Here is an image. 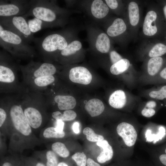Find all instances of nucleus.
<instances>
[{
    "mask_svg": "<svg viewBox=\"0 0 166 166\" xmlns=\"http://www.w3.org/2000/svg\"><path fill=\"white\" fill-rule=\"evenodd\" d=\"M27 121L30 127L34 129L39 128L42 121V115L37 109L32 107L26 108L23 111Z\"/></svg>",
    "mask_w": 166,
    "mask_h": 166,
    "instance_id": "9b49d317",
    "label": "nucleus"
},
{
    "mask_svg": "<svg viewBox=\"0 0 166 166\" xmlns=\"http://www.w3.org/2000/svg\"><path fill=\"white\" fill-rule=\"evenodd\" d=\"M93 15L97 18H102L108 14L109 9L107 6L101 0H95L91 6Z\"/></svg>",
    "mask_w": 166,
    "mask_h": 166,
    "instance_id": "dca6fc26",
    "label": "nucleus"
},
{
    "mask_svg": "<svg viewBox=\"0 0 166 166\" xmlns=\"http://www.w3.org/2000/svg\"><path fill=\"white\" fill-rule=\"evenodd\" d=\"M23 16L0 17V25L5 29L17 34L29 44L34 39L27 22Z\"/></svg>",
    "mask_w": 166,
    "mask_h": 166,
    "instance_id": "f03ea898",
    "label": "nucleus"
},
{
    "mask_svg": "<svg viewBox=\"0 0 166 166\" xmlns=\"http://www.w3.org/2000/svg\"><path fill=\"white\" fill-rule=\"evenodd\" d=\"M82 45L78 41H73L69 44L63 50L61 51V54L64 57H67L75 53L81 49Z\"/></svg>",
    "mask_w": 166,
    "mask_h": 166,
    "instance_id": "b1692460",
    "label": "nucleus"
},
{
    "mask_svg": "<svg viewBox=\"0 0 166 166\" xmlns=\"http://www.w3.org/2000/svg\"><path fill=\"white\" fill-rule=\"evenodd\" d=\"M96 47L97 50L103 53H107L110 48V41L107 35L104 33L100 34L96 40Z\"/></svg>",
    "mask_w": 166,
    "mask_h": 166,
    "instance_id": "aec40b11",
    "label": "nucleus"
},
{
    "mask_svg": "<svg viewBox=\"0 0 166 166\" xmlns=\"http://www.w3.org/2000/svg\"><path fill=\"white\" fill-rule=\"evenodd\" d=\"M2 166H13L10 162H6L3 164Z\"/></svg>",
    "mask_w": 166,
    "mask_h": 166,
    "instance_id": "c03bdc74",
    "label": "nucleus"
},
{
    "mask_svg": "<svg viewBox=\"0 0 166 166\" xmlns=\"http://www.w3.org/2000/svg\"><path fill=\"white\" fill-rule=\"evenodd\" d=\"M132 66L130 61L127 58H122L112 65L110 71L112 74L119 76L123 71Z\"/></svg>",
    "mask_w": 166,
    "mask_h": 166,
    "instance_id": "412c9836",
    "label": "nucleus"
},
{
    "mask_svg": "<svg viewBox=\"0 0 166 166\" xmlns=\"http://www.w3.org/2000/svg\"><path fill=\"white\" fill-rule=\"evenodd\" d=\"M6 117V112L3 109L0 108V127H1L4 124Z\"/></svg>",
    "mask_w": 166,
    "mask_h": 166,
    "instance_id": "58836bf2",
    "label": "nucleus"
},
{
    "mask_svg": "<svg viewBox=\"0 0 166 166\" xmlns=\"http://www.w3.org/2000/svg\"><path fill=\"white\" fill-rule=\"evenodd\" d=\"M57 166H68V165L65 163L61 162L59 163Z\"/></svg>",
    "mask_w": 166,
    "mask_h": 166,
    "instance_id": "a18cd8bd",
    "label": "nucleus"
},
{
    "mask_svg": "<svg viewBox=\"0 0 166 166\" xmlns=\"http://www.w3.org/2000/svg\"><path fill=\"white\" fill-rule=\"evenodd\" d=\"M109 57L112 65L123 58L119 54L115 51H112L110 52Z\"/></svg>",
    "mask_w": 166,
    "mask_h": 166,
    "instance_id": "c9c22d12",
    "label": "nucleus"
},
{
    "mask_svg": "<svg viewBox=\"0 0 166 166\" xmlns=\"http://www.w3.org/2000/svg\"><path fill=\"white\" fill-rule=\"evenodd\" d=\"M152 131L149 129L147 130L145 133V138L147 141L152 142L153 141V143H155L156 142L162 139L165 134V128L161 126L159 128V132L156 134H152Z\"/></svg>",
    "mask_w": 166,
    "mask_h": 166,
    "instance_id": "393cba45",
    "label": "nucleus"
},
{
    "mask_svg": "<svg viewBox=\"0 0 166 166\" xmlns=\"http://www.w3.org/2000/svg\"><path fill=\"white\" fill-rule=\"evenodd\" d=\"M62 114L59 111H57L53 112L52 114V116L56 121L61 120Z\"/></svg>",
    "mask_w": 166,
    "mask_h": 166,
    "instance_id": "ea45409f",
    "label": "nucleus"
},
{
    "mask_svg": "<svg viewBox=\"0 0 166 166\" xmlns=\"http://www.w3.org/2000/svg\"><path fill=\"white\" fill-rule=\"evenodd\" d=\"M10 115L13 126L18 132L25 136H29L31 133V127L21 106L13 105L10 109Z\"/></svg>",
    "mask_w": 166,
    "mask_h": 166,
    "instance_id": "423d86ee",
    "label": "nucleus"
},
{
    "mask_svg": "<svg viewBox=\"0 0 166 166\" xmlns=\"http://www.w3.org/2000/svg\"><path fill=\"white\" fill-rule=\"evenodd\" d=\"M56 154L53 151L49 150L46 153V166H57L58 159Z\"/></svg>",
    "mask_w": 166,
    "mask_h": 166,
    "instance_id": "72a5a7b5",
    "label": "nucleus"
},
{
    "mask_svg": "<svg viewBox=\"0 0 166 166\" xmlns=\"http://www.w3.org/2000/svg\"><path fill=\"white\" fill-rule=\"evenodd\" d=\"M32 0H0V17L23 16L30 10Z\"/></svg>",
    "mask_w": 166,
    "mask_h": 166,
    "instance_id": "39448f33",
    "label": "nucleus"
},
{
    "mask_svg": "<svg viewBox=\"0 0 166 166\" xmlns=\"http://www.w3.org/2000/svg\"><path fill=\"white\" fill-rule=\"evenodd\" d=\"M156 18V13L154 11H149L147 14L143 26V32L145 35L152 36L157 32V28L155 24Z\"/></svg>",
    "mask_w": 166,
    "mask_h": 166,
    "instance_id": "f8f14e48",
    "label": "nucleus"
},
{
    "mask_svg": "<svg viewBox=\"0 0 166 166\" xmlns=\"http://www.w3.org/2000/svg\"><path fill=\"white\" fill-rule=\"evenodd\" d=\"M52 151L59 156L66 158L69 155V152L65 145L61 142H56L52 145Z\"/></svg>",
    "mask_w": 166,
    "mask_h": 166,
    "instance_id": "a878e982",
    "label": "nucleus"
},
{
    "mask_svg": "<svg viewBox=\"0 0 166 166\" xmlns=\"http://www.w3.org/2000/svg\"><path fill=\"white\" fill-rule=\"evenodd\" d=\"M160 162L164 165L166 166V154H162L159 157Z\"/></svg>",
    "mask_w": 166,
    "mask_h": 166,
    "instance_id": "37998d69",
    "label": "nucleus"
},
{
    "mask_svg": "<svg viewBox=\"0 0 166 166\" xmlns=\"http://www.w3.org/2000/svg\"><path fill=\"white\" fill-rule=\"evenodd\" d=\"M33 41L41 52L48 55L61 51L68 44L64 36L57 33L48 34L40 38H34Z\"/></svg>",
    "mask_w": 166,
    "mask_h": 166,
    "instance_id": "7ed1b4c3",
    "label": "nucleus"
},
{
    "mask_svg": "<svg viewBox=\"0 0 166 166\" xmlns=\"http://www.w3.org/2000/svg\"><path fill=\"white\" fill-rule=\"evenodd\" d=\"M164 60L161 57L150 58L147 61L143 71L139 75L138 83L146 85L153 79L162 69Z\"/></svg>",
    "mask_w": 166,
    "mask_h": 166,
    "instance_id": "0eeeda50",
    "label": "nucleus"
},
{
    "mask_svg": "<svg viewBox=\"0 0 166 166\" xmlns=\"http://www.w3.org/2000/svg\"><path fill=\"white\" fill-rule=\"evenodd\" d=\"M159 102V101L153 99H148L142 102L141 104L142 106L141 114L146 117H152L156 113L155 109Z\"/></svg>",
    "mask_w": 166,
    "mask_h": 166,
    "instance_id": "f3484780",
    "label": "nucleus"
},
{
    "mask_svg": "<svg viewBox=\"0 0 166 166\" xmlns=\"http://www.w3.org/2000/svg\"><path fill=\"white\" fill-rule=\"evenodd\" d=\"M0 44L4 49L16 55L34 54L33 47L17 34L4 29L0 32Z\"/></svg>",
    "mask_w": 166,
    "mask_h": 166,
    "instance_id": "f257e3e1",
    "label": "nucleus"
},
{
    "mask_svg": "<svg viewBox=\"0 0 166 166\" xmlns=\"http://www.w3.org/2000/svg\"><path fill=\"white\" fill-rule=\"evenodd\" d=\"M77 117L76 112L71 110L65 111L62 114L61 120L63 121H70L74 120Z\"/></svg>",
    "mask_w": 166,
    "mask_h": 166,
    "instance_id": "f704fd0d",
    "label": "nucleus"
},
{
    "mask_svg": "<svg viewBox=\"0 0 166 166\" xmlns=\"http://www.w3.org/2000/svg\"><path fill=\"white\" fill-rule=\"evenodd\" d=\"M165 153L166 154V148L165 149Z\"/></svg>",
    "mask_w": 166,
    "mask_h": 166,
    "instance_id": "09e8293b",
    "label": "nucleus"
},
{
    "mask_svg": "<svg viewBox=\"0 0 166 166\" xmlns=\"http://www.w3.org/2000/svg\"><path fill=\"white\" fill-rule=\"evenodd\" d=\"M141 101L140 97L136 95L128 90L118 89L110 94L108 103L112 107L121 109L133 106Z\"/></svg>",
    "mask_w": 166,
    "mask_h": 166,
    "instance_id": "20e7f679",
    "label": "nucleus"
},
{
    "mask_svg": "<svg viewBox=\"0 0 166 166\" xmlns=\"http://www.w3.org/2000/svg\"><path fill=\"white\" fill-rule=\"evenodd\" d=\"M54 80V77L50 75L36 78L34 80V82L38 86L44 87L51 84Z\"/></svg>",
    "mask_w": 166,
    "mask_h": 166,
    "instance_id": "2f4dec72",
    "label": "nucleus"
},
{
    "mask_svg": "<svg viewBox=\"0 0 166 166\" xmlns=\"http://www.w3.org/2000/svg\"><path fill=\"white\" fill-rule=\"evenodd\" d=\"M36 166H45V165L41 163H38Z\"/></svg>",
    "mask_w": 166,
    "mask_h": 166,
    "instance_id": "de8ad7c7",
    "label": "nucleus"
},
{
    "mask_svg": "<svg viewBox=\"0 0 166 166\" xmlns=\"http://www.w3.org/2000/svg\"><path fill=\"white\" fill-rule=\"evenodd\" d=\"M85 108L92 117H95L102 113L105 110V107L101 100L94 98L89 100L85 104Z\"/></svg>",
    "mask_w": 166,
    "mask_h": 166,
    "instance_id": "ddd939ff",
    "label": "nucleus"
},
{
    "mask_svg": "<svg viewBox=\"0 0 166 166\" xmlns=\"http://www.w3.org/2000/svg\"><path fill=\"white\" fill-rule=\"evenodd\" d=\"M83 133L86 136L87 139L93 142H97L104 140V137L101 135L95 133L93 130L89 127H86L83 130Z\"/></svg>",
    "mask_w": 166,
    "mask_h": 166,
    "instance_id": "c85d7f7f",
    "label": "nucleus"
},
{
    "mask_svg": "<svg viewBox=\"0 0 166 166\" xmlns=\"http://www.w3.org/2000/svg\"><path fill=\"white\" fill-rule=\"evenodd\" d=\"M54 100L61 110L71 109L75 107L76 104L74 97L69 95H58L55 97Z\"/></svg>",
    "mask_w": 166,
    "mask_h": 166,
    "instance_id": "2eb2a0df",
    "label": "nucleus"
},
{
    "mask_svg": "<svg viewBox=\"0 0 166 166\" xmlns=\"http://www.w3.org/2000/svg\"><path fill=\"white\" fill-rule=\"evenodd\" d=\"M96 144L103 150L97 157L98 162L103 164L111 160L113 155V151L112 147L108 141L103 140L97 142Z\"/></svg>",
    "mask_w": 166,
    "mask_h": 166,
    "instance_id": "4468645a",
    "label": "nucleus"
},
{
    "mask_svg": "<svg viewBox=\"0 0 166 166\" xmlns=\"http://www.w3.org/2000/svg\"><path fill=\"white\" fill-rule=\"evenodd\" d=\"M126 26L123 19L120 18L116 19L112 24L107 29V33L111 37L118 36L124 32L126 29Z\"/></svg>",
    "mask_w": 166,
    "mask_h": 166,
    "instance_id": "a211bd4d",
    "label": "nucleus"
},
{
    "mask_svg": "<svg viewBox=\"0 0 166 166\" xmlns=\"http://www.w3.org/2000/svg\"><path fill=\"white\" fill-rule=\"evenodd\" d=\"M163 10L165 17L166 18V5L164 7Z\"/></svg>",
    "mask_w": 166,
    "mask_h": 166,
    "instance_id": "49530a36",
    "label": "nucleus"
},
{
    "mask_svg": "<svg viewBox=\"0 0 166 166\" xmlns=\"http://www.w3.org/2000/svg\"><path fill=\"white\" fill-rule=\"evenodd\" d=\"M79 124L77 122H74L73 125V132L76 133L78 134L80 132Z\"/></svg>",
    "mask_w": 166,
    "mask_h": 166,
    "instance_id": "a19ab883",
    "label": "nucleus"
},
{
    "mask_svg": "<svg viewBox=\"0 0 166 166\" xmlns=\"http://www.w3.org/2000/svg\"><path fill=\"white\" fill-rule=\"evenodd\" d=\"M166 53V45L158 43L155 45L148 52V56L150 58L160 57Z\"/></svg>",
    "mask_w": 166,
    "mask_h": 166,
    "instance_id": "bb28decb",
    "label": "nucleus"
},
{
    "mask_svg": "<svg viewBox=\"0 0 166 166\" xmlns=\"http://www.w3.org/2000/svg\"><path fill=\"white\" fill-rule=\"evenodd\" d=\"M129 18L130 23L133 26H136L140 19L139 10L137 4L134 2H130L128 6Z\"/></svg>",
    "mask_w": 166,
    "mask_h": 166,
    "instance_id": "4be33fe9",
    "label": "nucleus"
},
{
    "mask_svg": "<svg viewBox=\"0 0 166 166\" xmlns=\"http://www.w3.org/2000/svg\"><path fill=\"white\" fill-rule=\"evenodd\" d=\"M105 1L107 6L112 9H116L118 6V3L117 0H105Z\"/></svg>",
    "mask_w": 166,
    "mask_h": 166,
    "instance_id": "4c0bfd02",
    "label": "nucleus"
},
{
    "mask_svg": "<svg viewBox=\"0 0 166 166\" xmlns=\"http://www.w3.org/2000/svg\"><path fill=\"white\" fill-rule=\"evenodd\" d=\"M27 23L30 30L33 33L36 32L42 28H44L43 22L41 20L35 17L29 20Z\"/></svg>",
    "mask_w": 166,
    "mask_h": 166,
    "instance_id": "c756f323",
    "label": "nucleus"
},
{
    "mask_svg": "<svg viewBox=\"0 0 166 166\" xmlns=\"http://www.w3.org/2000/svg\"><path fill=\"white\" fill-rule=\"evenodd\" d=\"M64 123L61 120L56 121V125L55 127L56 130L58 132H61L63 131Z\"/></svg>",
    "mask_w": 166,
    "mask_h": 166,
    "instance_id": "e433bc0d",
    "label": "nucleus"
},
{
    "mask_svg": "<svg viewBox=\"0 0 166 166\" xmlns=\"http://www.w3.org/2000/svg\"><path fill=\"white\" fill-rule=\"evenodd\" d=\"M166 83V67L162 68L157 75L148 82L146 85Z\"/></svg>",
    "mask_w": 166,
    "mask_h": 166,
    "instance_id": "7c9ffc66",
    "label": "nucleus"
},
{
    "mask_svg": "<svg viewBox=\"0 0 166 166\" xmlns=\"http://www.w3.org/2000/svg\"><path fill=\"white\" fill-rule=\"evenodd\" d=\"M77 166H86L87 164V157L83 152H77L72 156Z\"/></svg>",
    "mask_w": 166,
    "mask_h": 166,
    "instance_id": "473e14b6",
    "label": "nucleus"
},
{
    "mask_svg": "<svg viewBox=\"0 0 166 166\" xmlns=\"http://www.w3.org/2000/svg\"><path fill=\"white\" fill-rule=\"evenodd\" d=\"M117 131L127 146L130 147L134 145L137 139V133L132 125L126 122H122L117 125Z\"/></svg>",
    "mask_w": 166,
    "mask_h": 166,
    "instance_id": "6e6552de",
    "label": "nucleus"
},
{
    "mask_svg": "<svg viewBox=\"0 0 166 166\" xmlns=\"http://www.w3.org/2000/svg\"><path fill=\"white\" fill-rule=\"evenodd\" d=\"M92 75L86 68L78 66L72 68L69 71V78L73 82L83 85L90 83Z\"/></svg>",
    "mask_w": 166,
    "mask_h": 166,
    "instance_id": "1a4fd4ad",
    "label": "nucleus"
},
{
    "mask_svg": "<svg viewBox=\"0 0 166 166\" xmlns=\"http://www.w3.org/2000/svg\"><path fill=\"white\" fill-rule=\"evenodd\" d=\"M15 76L12 70L8 67L0 65V81L5 83H11L14 81Z\"/></svg>",
    "mask_w": 166,
    "mask_h": 166,
    "instance_id": "5701e85b",
    "label": "nucleus"
},
{
    "mask_svg": "<svg viewBox=\"0 0 166 166\" xmlns=\"http://www.w3.org/2000/svg\"><path fill=\"white\" fill-rule=\"evenodd\" d=\"M56 71V68L53 65L45 62L40 65L34 71V75L36 78L52 75L55 73Z\"/></svg>",
    "mask_w": 166,
    "mask_h": 166,
    "instance_id": "6ab92c4d",
    "label": "nucleus"
},
{
    "mask_svg": "<svg viewBox=\"0 0 166 166\" xmlns=\"http://www.w3.org/2000/svg\"><path fill=\"white\" fill-rule=\"evenodd\" d=\"M65 133L63 131L61 132H58L56 130L55 127H50L46 128L44 131L43 136L46 138H63Z\"/></svg>",
    "mask_w": 166,
    "mask_h": 166,
    "instance_id": "cd10ccee",
    "label": "nucleus"
},
{
    "mask_svg": "<svg viewBox=\"0 0 166 166\" xmlns=\"http://www.w3.org/2000/svg\"><path fill=\"white\" fill-rule=\"evenodd\" d=\"M139 96L147 99L166 101V85L143 90L140 92Z\"/></svg>",
    "mask_w": 166,
    "mask_h": 166,
    "instance_id": "9d476101",
    "label": "nucleus"
},
{
    "mask_svg": "<svg viewBox=\"0 0 166 166\" xmlns=\"http://www.w3.org/2000/svg\"><path fill=\"white\" fill-rule=\"evenodd\" d=\"M87 166H101L99 164L90 158L87 160Z\"/></svg>",
    "mask_w": 166,
    "mask_h": 166,
    "instance_id": "79ce46f5",
    "label": "nucleus"
}]
</instances>
